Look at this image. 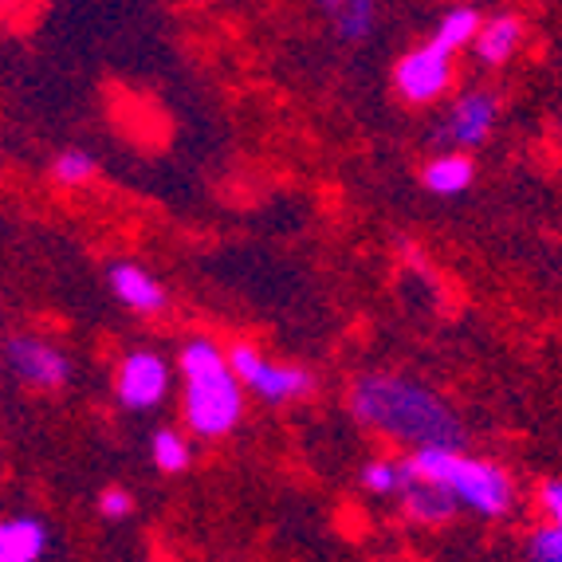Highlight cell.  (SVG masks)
Returning <instances> with one entry per match:
<instances>
[{
	"mask_svg": "<svg viewBox=\"0 0 562 562\" xmlns=\"http://www.w3.org/2000/svg\"><path fill=\"white\" fill-rule=\"evenodd\" d=\"M52 547V531L40 516L0 519V562H40Z\"/></svg>",
	"mask_w": 562,
	"mask_h": 562,
	"instance_id": "13",
	"label": "cell"
},
{
	"mask_svg": "<svg viewBox=\"0 0 562 562\" xmlns=\"http://www.w3.org/2000/svg\"><path fill=\"white\" fill-rule=\"evenodd\" d=\"M347 405L362 429L378 432L397 449H464V425L457 409L429 385L405 374H362L355 378Z\"/></svg>",
	"mask_w": 562,
	"mask_h": 562,
	"instance_id": "1",
	"label": "cell"
},
{
	"mask_svg": "<svg viewBox=\"0 0 562 562\" xmlns=\"http://www.w3.org/2000/svg\"><path fill=\"white\" fill-rule=\"evenodd\" d=\"M236 378H240L244 394L260 397L263 405H291L315 394V374L300 362H276L252 342H233L228 347Z\"/></svg>",
	"mask_w": 562,
	"mask_h": 562,
	"instance_id": "4",
	"label": "cell"
},
{
	"mask_svg": "<svg viewBox=\"0 0 562 562\" xmlns=\"http://www.w3.org/2000/svg\"><path fill=\"white\" fill-rule=\"evenodd\" d=\"M535 504H539L543 519H551V524L562 527V476L543 480V484H539V492H535Z\"/></svg>",
	"mask_w": 562,
	"mask_h": 562,
	"instance_id": "21",
	"label": "cell"
},
{
	"mask_svg": "<svg viewBox=\"0 0 562 562\" xmlns=\"http://www.w3.org/2000/svg\"><path fill=\"white\" fill-rule=\"evenodd\" d=\"M338 44H366L378 29V0H315Z\"/></svg>",
	"mask_w": 562,
	"mask_h": 562,
	"instance_id": "11",
	"label": "cell"
},
{
	"mask_svg": "<svg viewBox=\"0 0 562 562\" xmlns=\"http://www.w3.org/2000/svg\"><path fill=\"white\" fill-rule=\"evenodd\" d=\"M358 480H362V487L370 492V496L394 499L397 492H402L405 464H402V457H374V460H366V464H362Z\"/></svg>",
	"mask_w": 562,
	"mask_h": 562,
	"instance_id": "17",
	"label": "cell"
},
{
	"mask_svg": "<svg viewBox=\"0 0 562 562\" xmlns=\"http://www.w3.org/2000/svg\"><path fill=\"white\" fill-rule=\"evenodd\" d=\"M106 288H111L114 300H119L126 311H134V315H161L166 303H169L161 280H154V276L134 260L111 263V272H106Z\"/></svg>",
	"mask_w": 562,
	"mask_h": 562,
	"instance_id": "10",
	"label": "cell"
},
{
	"mask_svg": "<svg viewBox=\"0 0 562 562\" xmlns=\"http://www.w3.org/2000/svg\"><path fill=\"white\" fill-rule=\"evenodd\" d=\"M480 9H472V4H457V9H449L441 20H437V29H432L429 40H437L441 47H449V52H469L472 40H476L480 32Z\"/></svg>",
	"mask_w": 562,
	"mask_h": 562,
	"instance_id": "15",
	"label": "cell"
},
{
	"mask_svg": "<svg viewBox=\"0 0 562 562\" xmlns=\"http://www.w3.org/2000/svg\"><path fill=\"white\" fill-rule=\"evenodd\" d=\"M150 460L154 469L166 472V476H181V472L193 464V449H189V437L178 429H158L150 437Z\"/></svg>",
	"mask_w": 562,
	"mask_h": 562,
	"instance_id": "16",
	"label": "cell"
},
{
	"mask_svg": "<svg viewBox=\"0 0 562 562\" xmlns=\"http://www.w3.org/2000/svg\"><path fill=\"white\" fill-rule=\"evenodd\" d=\"M4 366L20 385L29 390H64L71 382V358L67 350H59L56 342H47L40 335H12L4 342Z\"/></svg>",
	"mask_w": 562,
	"mask_h": 562,
	"instance_id": "7",
	"label": "cell"
},
{
	"mask_svg": "<svg viewBox=\"0 0 562 562\" xmlns=\"http://www.w3.org/2000/svg\"><path fill=\"white\" fill-rule=\"evenodd\" d=\"M402 460L409 472L449 487L460 512H472L476 519H507L516 512V480L496 460L472 457L464 449H445V445L409 449Z\"/></svg>",
	"mask_w": 562,
	"mask_h": 562,
	"instance_id": "3",
	"label": "cell"
},
{
	"mask_svg": "<svg viewBox=\"0 0 562 562\" xmlns=\"http://www.w3.org/2000/svg\"><path fill=\"white\" fill-rule=\"evenodd\" d=\"M193 4H209V0H193Z\"/></svg>",
	"mask_w": 562,
	"mask_h": 562,
	"instance_id": "23",
	"label": "cell"
},
{
	"mask_svg": "<svg viewBox=\"0 0 562 562\" xmlns=\"http://www.w3.org/2000/svg\"><path fill=\"white\" fill-rule=\"evenodd\" d=\"M499 122V99L492 91H464L437 126V142L449 150H476Z\"/></svg>",
	"mask_w": 562,
	"mask_h": 562,
	"instance_id": "8",
	"label": "cell"
},
{
	"mask_svg": "<svg viewBox=\"0 0 562 562\" xmlns=\"http://www.w3.org/2000/svg\"><path fill=\"white\" fill-rule=\"evenodd\" d=\"M527 559L535 562H562V527L543 519V524L535 527L527 535Z\"/></svg>",
	"mask_w": 562,
	"mask_h": 562,
	"instance_id": "19",
	"label": "cell"
},
{
	"mask_svg": "<svg viewBox=\"0 0 562 562\" xmlns=\"http://www.w3.org/2000/svg\"><path fill=\"white\" fill-rule=\"evenodd\" d=\"M94 507H99V516H103L106 524H126V519L134 516V496L126 487H103L99 499H94Z\"/></svg>",
	"mask_w": 562,
	"mask_h": 562,
	"instance_id": "20",
	"label": "cell"
},
{
	"mask_svg": "<svg viewBox=\"0 0 562 562\" xmlns=\"http://www.w3.org/2000/svg\"><path fill=\"white\" fill-rule=\"evenodd\" d=\"M476 181V166H472L469 150H449L432 154L422 166V186L429 189L432 198H460L464 189H472Z\"/></svg>",
	"mask_w": 562,
	"mask_h": 562,
	"instance_id": "14",
	"label": "cell"
},
{
	"mask_svg": "<svg viewBox=\"0 0 562 562\" xmlns=\"http://www.w3.org/2000/svg\"><path fill=\"white\" fill-rule=\"evenodd\" d=\"M519 47H524V20L512 16V12H499V16L480 20V32L469 52L484 67H504L519 56Z\"/></svg>",
	"mask_w": 562,
	"mask_h": 562,
	"instance_id": "12",
	"label": "cell"
},
{
	"mask_svg": "<svg viewBox=\"0 0 562 562\" xmlns=\"http://www.w3.org/2000/svg\"><path fill=\"white\" fill-rule=\"evenodd\" d=\"M173 390V370L158 350H126L114 366V402L126 413H150Z\"/></svg>",
	"mask_w": 562,
	"mask_h": 562,
	"instance_id": "6",
	"label": "cell"
},
{
	"mask_svg": "<svg viewBox=\"0 0 562 562\" xmlns=\"http://www.w3.org/2000/svg\"><path fill=\"white\" fill-rule=\"evenodd\" d=\"M94 173H99V161H94V154L79 150V146H71V150H59L56 161H52V178H56V186H64V189L91 186Z\"/></svg>",
	"mask_w": 562,
	"mask_h": 562,
	"instance_id": "18",
	"label": "cell"
},
{
	"mask_svg": "<svg viewBox=\"0 0 562 562\" xmlns=\"http://www.w3.org/2000/svg\"><path fill=\"white\" fill-rule=\"evenodd\" d=\"M32 0H0V24L12 16H20V12H29Z\"/></svg>",
	"mask_w": 562,
	"mask_h": 562,
	"instance_id": "22",
	"label": "cell"
},
{
	"mask_svg": "<svg viewBox=\"0 0 562 562\" xmlns=\"http://www.w3.org/2000/svg\"><path fill=\"white\" fill-rule=\"evenodd\" d=\"M394 499L402 504L405 516L422 527H441L460 516V507H457V499H452L449 487L437 484V480H429V476H417V472H409V469H405L402 492H397Z\"/></svg>",
	"mask_w": 562,
	"mask_h": 562,
	"instance_id": "9",
	"label": "cell"
},
{
	"mask_svg": "<svg viewBox=\"0 0 562 562\" xmlns=\"http://www.w3.org/2000/svg\"><path fill=\"white\" fill-rule=\"evenodd\" d=\"M181 417L201 441H225L244 422V385L236 378L228 350L205 335L186 338L178 355Z\"/></svg>",
	"mask_w": 562,
	"mask_h": 562,
	"instance_id": "2",
	"label": "cell"
},
{
	"mask_svg": "<svg viewBox=\"0 0 562 562\" xmlns=\"http://www.w3.org/2000/svg\"><path fill=\"white\" fill-rule=\"evenodd\" d=\"M457 83V52L441 47L437 40L409 47L394 64V91L409 106H432Z\"/></svg>",
	"mask_w": 562,
	"mask_h": 562,
	"instance_id": "5",
	"label": "cell"
}]
</instances>
